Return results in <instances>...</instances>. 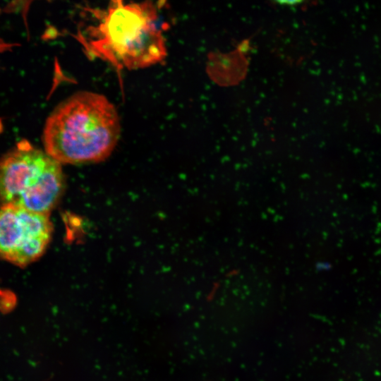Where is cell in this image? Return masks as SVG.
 Returning <instances> with one entry per match:
<instances>
[{
	"label": "cell",
	"instance_id": "6da1fadb",
	"mask_svg": "<svg viewBox=\"0 0 381 381\" xmlns=\"http://www.w3.org/2000/svg\"><path fill=\"white\" fill-rule=\"evenodd\" d=\"M120 132L114 104L104 95L80 91L49 114L42 142L44 152L60 164L98 162L113 152Z\"/></svg>",
	"mask_w": 381,
	"mask_h": 381
},
{
	"label": "cell",
	"instance_id": "7a4b0ae2",
	"mask_svg": "<svg viewBox=\"0 0 381 381\" xmlns=\"http://www.w3.org/2000/svg\"><path fill=\"white\" fill-rule=\"evenodd\" d=\"M89 35L87 51L117 68H144L167 56L157 9L150 1H112Z\"/></svg>",
	"mask_w": 381,
	"mask_h": 381
},
{
	"label": "cell",
	"instance_id": "3957f363",
	"mask_svg": "<svg viewBox=\"0 0 381 381\" xmlns=\"http://www.w3.org/2000/svg\"><path fill=\"white\" fill-rule=\"evenodd\" d=\"M64 188L61 164L22 140L0 159V203L49 214Z\"/></svg>",
	"mask_w": 381,
	"mask_h": 381
},
{
	"label": "cell",
	"instance_id": "277c9868",
	"mask_svg": "<svg viewBox=\"0 0 381 381\" xmlns=\"http://www.w3.org/2000/svg\"><path fill=\"white\" fill-rule=\"evenodd\" d=\"M49 214L13 205L0 206V258L18 267L40 258L52 238Z\"/></svg>",
	"mask_w": 381,
	"mask_h": 381
}]
</instances>
